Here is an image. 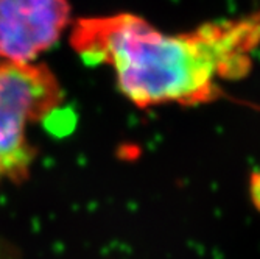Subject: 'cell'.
<instances>
[{"instance_id": "cell-3", "label": "cell", "mask_w": 260, "mask_h": 259, "mask_svg": "<svg viewBox=\"0 0 260 259\" xmlns=\"http://www.w3.org/2000/svg\"><path fill=\"white\" fill-rule=\"evenodd\" d=\"M69 19L67 0H0V60L30 64L58 42Z\"/></svg>"}, {"instance_id": "cell-2", "label": "cell", "mask_w": 260, "mask_h": 259, "mask_svg": "<svg viewBox=\"0 0 260 259\" xmlns=\"http://www.w3.org/2000/svg\"><path fill=\"white\" fill-rule=\"evenodd\" d=\"M62 91L44 64L0 63V181H22L36 156L27 127L52 114Z\"/></svg>"}, {"instance_id": "cell-1", "label": "cell", "mask_w": 260, "mask_h": 259, "mask_svg": "<svg viewBox=\"0 0 260 259\" xmlns=\"http://www.w3.org/2000/svg\"><path fill=\"white\" fill-rule=\"evenodd\" d=\"M70 44L86 63L109 66L117 88L136 106H192L215 100L223 81L249 72L260 44V13L176 35L129 13L81 17Z\"/></svg>"}]
</instances>
